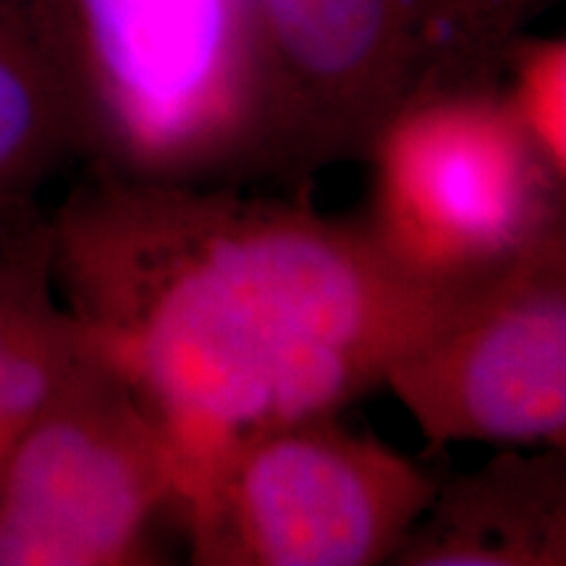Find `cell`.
I'll use <instances>...</instances> for the list:
<instances>
[{"mask_svg": "<svg viewBox=\"0 0 566 566\" xmlns=\"http://www.w3.org/2000/svg\"><path fill=\"white\" fill-rule=\"evenodd\" d=\"M441 480L338 415L226 446L179 488L197 566H394Z\"/></svg>", "mask_w": 566, "mask_h": 566, "instance_id": "cell-4", "label": "cell"}, {"mask_svg": "<svg viewBox=\"0 0 566 566\" xmlns=\"http://www.w3.org/2000/svg\"><path fill=\"white\" fill-rule=\"evenodd\" d=\"M51 233L63 307L158 422L179 488L226 446L384 388L459 300L401 279L354 216L244 187L90 171Z\"/></svg>", "mask_w": 566, "mask_h": 566, "instance_id": "cell-1", "label": "cell"}, {"mask_svg": "<svg viewBox=\"0 0 566 566\" xmlns=\"http://www.w3.org/2000/svg\"><path fill=\"white\" fill-rule=\"evenodd\" d=\"M279 105L286 184L359 160L420 76L422 0H252Z\"/></svg>", "mask_w": 566, "mask_h": 566, "instance_id": "cell-7", "label": "cell"}, {"mask_svg": "<svg viewBox=\"0 0 566 566\" xmlns=\"http://www.w3.org/2000/svg\"><path fill=\"white\" fill-rule=\"evenodd\" d=\"M384 388L433 443L566 449V197L520 258L446 310Z\"/></svg>", "mask_w": 566, "mask_h": 566, "instance_id": "cell-6", "label": "cell"}, {"mask_svg": "<svg viewBox=\"0 0 566 566\" xmlns=\"http://www.w3.org/2000/svg\"><path fill=\"white\" fill-rule=\"evenodd\" d=\"M556 0H422V80H501L509 48Z\"/></svg>", "mask_w": 566, "mask_h": 566, "instance_id": "cell-11", "label": "cell"}, {"mask_svg": "<svg viewBox=\"0 0 566 566\" xmlns=\"http://www.w3.org/2000/svg\"><path fill=\"white\" fill-rule=\"evenodd\" d=\"M80 158L74 95L48 0H0V212Z\"/></svg>", "mask_w": 566, "mask_h": 566, "instance_id": "cell-10", "label": "cell"}, {"mask_svg": "<svg viewBox=\"0 0 566 566\" xmlns=\"http://www.w3.org/2000/svg\"><path fill=\"white\" fill-rule=\"evenodd\" d=\"M176 462L95 349L0 457V566H150L176 522Z\"/></svg>", "mask_w": 566, "mask_h": 566, "instance_id": "cell-5", "label": "cell"}, {"mask_svg": "<svg viewBox=\"0 0 566 566\" xmlns=\"http://www.w3.org/2000/svg\"><path fill=\"white\" fill-rule=\"evenodd\" d=\"M90 342L53 275L51 216L38 200L0 212V457L45 407Z\"/></svg>", "mask_w": 566, "mask_h": 566, "instance_id": "cell-9", "label": "cell"}, {"mask_svg": "<svg viewBox=\"0 0 566 566\" xmlns=\"http://www.w3.org/2000/svg\"><path fill=\"white\" fill-rule=\"evenodd\" d=\"M359 160V229L401 279L449 300L520 258L566 197L501 80L415 82Z\"/></svg>", "mask_w": 566, "mask_h": 566, "instance_id": "cell-3", "label": "cell"}, {"mask_svg": "<svg viewBox=\"0 0 566 566\" xmlns=\"http://www.w3.org/2000/svg\"><path fill=\"white\" fill-rule=\"evenodd\" d=\"M501 87L537 155L566 187V34H522L501 63Z\"/></svg>", "mask_w": 566, "mask_h": 566, "instance_id": "cell-12", "label": "cell"}, {"mask_svg": "<svg viewBox=\"0 0 566 566\" xmlns=\"http://www.w3.org/2000/svg\"><path fill=\"white\" fill-rule=\"evenodd\" d=\"M80 158L132 181L286 184L252 0H48Z\"/></svg>", "mask_w": 566, "mask_h": 566, "instance_id": "cell-2", "label": "cell"}, {"mask_svg": "<svg viewBox=\"0 0 566 566\" xmlns=\"http://www.w3.org/2000/svg\"><path fill=\"white\" fill-rule=\"evenodd\" d=\"M394 566H566V449H495L441 480Z\"/></svg>", "mask_w": 566, "mask_h": 566, "instance_id": "cell-8", "label": "cell"}]
</instances>
